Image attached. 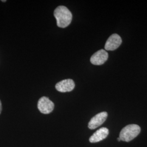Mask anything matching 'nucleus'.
<instances>
[{"instance_id":"f257e3e1","label":"nucleus","mask_w":147,"mask_h":147,"mask_svg":"<svg viewBox=\"0 0 147 147\" xmlns=\"http://www.w3.org/2000/svg\"><path fill=\"white\" fill-rule=\"evenodd\" d=\"M54 16L59 27L65 28L70 24L73 16L71 11L63 5L57 7L54 11Z\"/></svg>"},{"instance_id":"f03ea898","label":"nucleus","mask_w":147,"mask_h":147,"mask_svg":"<svg viewBox=\"0 0 147 147\" xmlns=\"http://www.w3.org/2000/svg\"><path fill=\"white\" fill-rule=\"evenodd\" d=\"M141 132V127L137 124H129L121 130L119 138L121 141L130 142L136 137Z\"/></svg>"},{"instance_id":"7ed1b4c3","label":"nucleus","mask_w":147,"mask_h":147,"mask_svg":"<svg viewBox=\"0 0 147 147\" xmlns=\"http://www.w3.org/2000/svg\"><path fill=\"white\" fill-rule=\"evenodd\" d=\"M55 105L52 101L47 97L43 96L39 99L38 102V108L43 114H49L54 109Z\"/></svg>"},{"instance_id":"20e7f679","label":"nucleus","mask_w":147,"mask_h":147,"mask_svg":"<svg viewBox=\"0 0 147 147\" xmlns=\"http://www.w3.org/2000/svg\"><path fill=\"white\" fill-rule=\"evenodd\" d=\"M109 57V54L105 50L101 49L94 53L90 59L92 64L96 65H102L105 63Z\"/></svg>"},{"instance_id":"39448f33","label":"nucleus","mask_w":147,"mask_h":147,"mask_svg":"<svg viewBox=\"0 0 147 147\" xmlns=\"http://www.w3.org/2000/svg\"><path fill=\"white\" fill-rule=\"evenodd\" d=\"M107 116L108 114L106 112H102L94 116L89 121L88 128L91 130H93L100 126L105 122Z\"/></svg>"},{"instance_id":"423d86ee","label":"nucleus","mask_w":147,"mask_h":147,"mask_svg":"<svg viewBox=\"0 0 147 147\" xmlns=\"http://www.w3.org/2000/svg\"><path fill=\"white\" fill-rule=\"evenodd\" d=\"M121 42L122 40L121 37L117 34H113L106 42L105 50L108 51L115 50L121 45Z\"/></svg>"},{"instance_id":"0eeeda50","label":"nucleus","mask_w":147,"mask_h":147,"mask_svg":"<svg viewBox=\"0 0 147 147\" xmlns=\"http://www.w3.org/2000/svg\"><path fill=\"white\" fill-rule=\"evenodd\" d=\"M75 82L71 79L64 80L56 84V89L60 92H68L72 91L75 88Z\"/></svg>"},{"instance_id":"6e6552de","label":"nucleus","mask_w":147,"mask_h":147,"mask_svg":"<svg viewBox=\"0 0 147 147\" xmlns=\"http://www.w3.org/2000/svg\"><path fill=\"white\" fill-rule=\"evenodd\" d=\"M109 131L106 127H102L98 130L89 138V142L90 143L99 142L105 139L109 135Z\"/></svg>"},{"instance_id":"1a4fd4ad","label":"nucleus","mask_w":147,"mask_h":147,"mask_svg":"<svg viewBox=\"0 0 147 147\" xmlns=\"http://www.w3.org/2000/svg\"><path fill=\"white\" fill-rule=\"evenodd\" d=\"M1 111H2V104H1V102L0 100V114L1 113Z\"/></svg>"},{"instance_id":"9d476101","label":"nucleus","mask_w":147,"mask_h":147,"mask_svg":"<svg viewBox=\"0 0 147 147\" xmlns=\"http://www.w3.org/2000/svg\"><path fill=\"white\" fill-rule=\"evenodd\" d=\"M117 141H118V142H119V141H121V139H120V138L119 137H118V138H117Z\"/></svg>"},{"instance_id":"9b49d317","label":"nucleus","mask_w":147,"mask_h":147,"mask_svg":"<svg viewBox=\"0 0 147 147\" xmlns=\"http://www.w3.org/2000/svg\"><path fill=\"white\" fill-rule=\"evenodd\" d=\"M2 2H6V1H2Z\"/></svg>"}]
</instances>
